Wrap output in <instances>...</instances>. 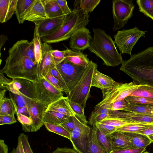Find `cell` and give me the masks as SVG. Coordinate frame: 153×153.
<instances>
[{"mask_svg":"<svg viewBox=\"0 0 153 153\" xmlns=\"http://www.w3.org/2000/svg\"><path fill=\"white\" fill-rule=\"evenodd\" d=\"M10 153H20L19 149V147L18 144L16 147L13 148L12 151Z\"/></svg>","mask_w":153,"mask_h":153,"instance_id":"680465c9","label":"cell"},{"mask_svg":"<svg viewBox=\"0 0 153 153\" xmlns=\"http://www.w3.org/2000/svg\"><path fill=\"white\" fill-rule=\"evenodd\" d=\"M17 122L16 120L13 117L10 115L0 116V125L12 124Z\"/></svg>","mask_w":153,"mask_h":153,"instance_id":"681fc988","label":"cell"},{"mask_svg":"<svg viewBox=\"0 0 153 153\" xmlns=\"http://www.w3.org/2000/svg\"><path fill=\"white\" fill-rule=\"evenodd\" d=\"M146 150L144 148L125 149L115 150L112 153H143Z\"/></svg>","mask_w":153,"mask_h":153,"instance_id":"f907efd6","label":"cell"},{"mask_svg":"<svg viewBox=\"0 0 153 153\" xmlns=\"http://www.w3.org/2000/svg\"><path fill=\"white\" fill-rule=\"evenodd\" d=\"M106 135L111 134L115 131L117 127L111 125L97 123L95 125Z\"/></svg>","mask_w":153,"mask_h":153,"instance_id":"f6af8a7d","label":"cell"},{"mask_svg":"<svg viewBox=\"0 0 153 153\" xmlns=\"http://www.w3.org/2000/svg\"><path fill=\"white\" fill-rule=\"evenodd\" d=\"M56 65L62 62L65 59V51H60L57 50H53L51 52Z\"/></svg>","mask_w":153,"mask_h":153,"instance_id":"ee69618b","label":"cell"},{"mask_svg":"<svg viewBox=\"0 0 153 153\" xmlns=\"http://www.w3.org/2000/svg\"><path fill=\"white\" fill-rule=\"evenodd\" d=\"M117 83L111 77L101 73L96 69L93 75L91 87H96L102 90L111 87Z\"/></svg>","mask_w":153,"mask_h":153,"instance_id":"7402d4cb","label":"cell"},{"mask_svg":"<svg viewBox=\"0 0 153 153\" xmlns=\"http://www.w3.org/2000/svg\"><path fill=\"white\" fill-rule=\"evenodd\" d=\"M77 118L75 116H69L67 119L60 125L71 133L76 125Z\"/></svg>","mask_w":153,"mask_h":153,"instance_id":"7bdbcfd3","label":"cell"},{"mask_svg":"<svg viewBox=\"0 0 153 153\" xmlns=\"http://www.w3.org/2000/svg\"><path fill=\"white\" fill-rule=\"evenodd\" d=\"M8 147L3 140H0V153H8Z\"/></svg>","mask_w":153,"mask_h":153,"instance_id":"9f6ffc18","label":"cell"},{"mask_svg":"<svg viewBox=\"0 0 153 153\" xmlns=\"http://www.w3.org/2000/svg\"><path fill=\"white\" fill-rule=\"evenodd\" d=\"M111 137L113 151L120 149L135 148L129 138L122 132L116 130L111 134Z\"/></svg>","mask_w":153,"mask_h":153,"instance_id":"ffe728a7","label":"cell"},{"mask_svg":"<svg viewBox=\"0 0 153 153\" xmlns=\"http://www.w3.org/2000/svg\"><path fill=\"white\" fill-rule=\"evenodd\" d=\"M27 40L17 41L9 48L5 64L1 69L8 77L33 82L38 78V64L28 56L25 48Z\"/></svg>","mask_w":153,"mask_h":153,"instance_id":"6da1fadb","label":"cell"},{"mask_svg":"<svg viewBox=\"0 0 153 153\" xmlns=\"http://www.w3.org/2000/svg\"><path fill=\"white\" fill-rule=\"evenodd\" d=\"M10 97L12 98L14 102L15 109V114L18 113L22 114L30 117L27 107H20L17 106L12 98L11 97Z\"/></svg>","mask_w":153,"mask_h":153,"instance_id":"f5cc1de1","label":"cell"},{"mask_svg":"<svg viewBox=\"0 0 153 153\" xmlns=\"http://www.w3.org/2000/svg\"><path fill=\"white\" fill-rule=\"evenodd\" d=\"M67 15L52 18H48L39 22L36 25L41 37L52 34L59 30L65 22Z\"/></svg>","mask_w":153,"mask_h":153,"instance_id":"2e32d148","label":"cell"},{"mask_svg":"<svg viewBox=\"0 0 153 153\" xmlns=\"http://www.w3.org/2000/svg\"><path fill=\"white\" fill-rule=\"evenodd\" d=\"M89 18L88 14H85L79 8L76 7L67 14L65 22L59 30L41 37V40L48 44L67 40L78 30L85 27L90 21Z\"/></svg>","mask_w":153,"mask_h":153,"instance_id":"277c9868","label":"cell"},{"mask_svg":"<svg viewBox=\"0 0 153 153\" xmlns=\"http://www.w3.org/2000/svg\"><path fill=\"white\" fill-rule=\"evenodd\" d=\"M8 91L13 94L22 96L26 100L27 103L30 100L35 99L33 82L28 80L12 79Z\"/></svg>","mask_w":153,"mask_h":153,"instance_id":"4fadbf2b","label":"cell"},{"mask_svg":"<svg viewBox=\"0 0 153 153\" xmlns=\"http://www.w3.org/2000/svg\"><path fill=\"white\" fill-rule=\"evenodd\" d=\"M53 86L61 91H63L61 84L58 80L49 72L45 78Z\"/></svg>","mask_w":153,"mask_h":153,"instance_id":"c3c4849f","label":"cell"},{"mask_svg":"<svg viewBox=\"0 0 153 153\" xmlns=\"http://www.w3.org/2000/svg\"><path fill=\"white\" fill-rule=\"evenodd\" d=\"M65 59L76 65L86 66L90 60L88 55L83 53L81 51L68 49L65 50Z\"/></svg>","mask_w":153,"mask_h":153,"instance_id":"603a6c76","label":"cell"},{"mask_svg":"<svg viewBox=\"0 0 153 153\" xmlns=\"http://www.w3.org/2000/svg\"><path fill=\"white\" fill-rule=\"evenodd\" d=\"M122 132L128 137L135 148H146L152 143L147 136L141 134Z\"/></svg>","mask_w":153,"mask_h":153,"instance_id":"484cf974","label":"cell"},{"mask_svg":"<svg viewBox=\"0 0 153 153\" xmlns=\"http://www.w3.org/2000/svg\"><path fill=\"white\" fill-rule=\"evenodd\" d=\"M46 129L49 131L52 132L71 140V133L60 125L52 124L44 122Z\"/></svg>","mask_w":153,"mask_h":153,"instance_id":"8d00e7d4","label":"cell"},{"mask_svg":"<svg viewBox=\"0 0 153 153\" xmlns=\"http://www.w3.org/2000/svg\"><path fill=\"white\" fill-rule=\"evenodd\" d=\"M8 37L7 36L4 34H1L0 37V51L8 39Z\"/></svg>","mask_w":153,"mask_h":153,"instance_id":"6f0895ef","label":"cell"},{"mask_svg":"<svg viewBox=\"0 0 153 153\" xmlns=\"http://www.w3.org/2000/svg\"><path fill=\"white\" fill-rule=\"evenodd\" d=\"M50 74L55 77L60 83L63 91L68 94L69 91L68 89L62 76L56 68L52 70L50 72Z\"/></svg>","mask_w":153,"mask_h":153,"instance_id":"b9f144b4","label":"cell"},{"mask_svg":"<svg viewBox=\"0 0 153 153\" xmlns=\"http://www.w3.org/2000/svg\"><path fill=\"white\" fill-rule=\"evenodd\" d=\"M69 117L56 111L46 110L44 113L43 120L44 122L60 125L65 122Z\"/></svg>","mask_w":153,"mask_h":153,"instance_id":"f1b7e54d","label":"cell"},{"mask_svg":"<svg viewBox=\"0 0 153 153\" xmlns=\"http://www.w3.org/2000/svg\"><path fill=\"white\" fill-rule=\"evenodd\" d=\"M139 86V85L133 81L124 83L118 82L111 87L102 89V100L96 106L101 107L124 100L137 90Z\"/></svg>","mask_w":153,"mask_h":153,"instance_id":"8992f818","label":"cell"},{"mask_svg":"<svg viewBox=\"0 0 153 153\" xmlns=\"http://www.w3.org/2000/svg\"><path fill=\"white\" fill-rule=\"evenodd\" d=\"M52 153H79L74 148H57Z\"/></svg>","mask_w":153,"mask_h":153,"instance_id":"db71d44e","label":"cell"},{"mask_svg":"<svg viewBox=\"0 0 153 153\" xmlns=\"http://www.w3.org/2000/svg\"><path fill=\"white\" fill-rule=\"evenodd\" d=\"M120 70L137 84L153 87V47H149L123 61Z\"/></svg>","mask_w":153,"mask_h":153,"instance_id":"7a4b0ae2","label":"cell"},{"mask_svg":"<svg viewBox=\"0 0 153 153\" xmlns=\"http://www.w3.org/2000/svg\"><path fill=\"white\" fill-rule=\"evenodd\" d=\"M132 0H114L112 11L114 31L122 28L132 16L135 7Z\"/></svg>","mask_w":153,"mask_h":153,"instance_id":"9c48e42d","label":"cell"},{"mask_svg":"<svg viewBox=\"0 0 153 153\" xmlns=\"http://www.w3.org/2000/svg\"><path fill=\"white\" fill-rule=\"evenodd\" d=\"M113 118L119 119L129 123L150 125L153 123V115L131 111L117 110Z\"/></svg>","mask_w":153,"mask_h":153,"instance_id":"e0dca14e","label":"cell"},{"mask_svg":"<svg viewBox=\"0 0 153 153\" xmlns=\"http://www.w3.org/2000/svg\"><path fill=\"white\" fill-rule=\"evenodd\" d=\"M97 67L96 63L90 60L79 80L68 94L67 97L69 100L79 104L84 109L88 99L91 97L92 78Z\"/></svg>","mask_w":153,"mask_h":153,"instance_id":"5b68a950","label":"cell"},{"mask_svg":"<svg viewBox=\"0 0 153 153\" xmlns=\"http://www.w3.org/2000/svg\"><path fill=\"white\" fill-rule=\"evenodd\" d=\"M97 135L98 140L102 147L108 153L113 151L111 134L106 135L96 125Z\"/></svg>","mask_w":153,"mask_h":153,"instance_id":"1f68e13d","label":"cell"},{"mask_svg":"<svg viewBox=\"0 0 153 153\" xmlns=\"http://www.w3.org/2000/svg\"><path fill=\"white\" fill-rule=\"evenodd\" d=\"M35 0H17L15 14L19 24L25 21L24 17L30 9Z\"/></svg>","mask_w":153,"mask_h":153,"instance_id":"d4e9b609","label":"cell"},{"mask_svg":"<svg viewBox=\"0 0 153 153\" xmlns=\"http://www.w3.org/2000/svg\"><path fill=\"white\" fill-rule=\"evenodd\" d=\"M1 70L0 71V88L2 89L8 91L9 86L12 79L6 77Z\"/></svg>","mask_w":153,"mask_h":153,"instance_id":"7dc6e473","label":"cell"},{"mask_svg":"<svg viewBox=\"0 0 153 153\" xmlns=\"http://www.w3.org/2000/svg\"><path fill=\"white\" fill-rule=\"evenodd\" d=\"M6 90H1L0 91V116L8 115L15 117V109L12 98L6 97Z\"/></svg>","mask_w":153,"mask_h":153,"instance_id":"cb8c5ba5","label":"cell"},{"mask_svg":"<svg viewBox=\"0 0 153 153\" xmlns=\"http://www.w3.org/2000/svg\"><path fill=\"white\" fill-rule=\"evenodd\" d=\"M92 37L89 30L85 27L75 32L70 39L69 45L71 49L83 51L89 47Z\"/></svg>","mask_w":153,"mask_h":153,"instance_id":"9a60e30c","label":"cell"},{"mask_svg":"<svg viewBox=\"0 0 153 153\" xmlns=\"http://www.w3.org/2000/svg\"><path fill=\"white\" fill-rule=\"evenodd\" d=\"M48 18L42 0H35L24 19L35 24Z\"/></svg>","mask_w":153,"mask_h":153,"instance_id":"ac0fdd59","label":"cell"},{"mask_svg":"<svg viewBox=\"0 0 153 153\" xmlns=\"http://www.w3.org/2000/svg\"><path fill=\"white\" fill-rule=\"evenodd\" d=\"M140 11L153 20V0H137Z\"/></svg>","mask_w":153,"mask_h":153,"instance_id":"e575fe53","label":"cell"},{"mask_svg":"<svg viewBox=\"0 0 153 153\" xmlns=\"http://www.w3.org/2000/svg\"><path fill=\"white\" fill-rule=\"evenodd\" d=\"M46 110L56 111L69 116H75L67 97L63 96L51 104L47 107Z\"/></svg>","mask_w":153,"mask_h":153,"instance_id":"d6986e66","label":"cell"},{"mask_svg":"<svg viewBox=\"0 0 153 153\" xmlns=\"http://www.w3.org/2000/svg\"><path fill=\"white\" fill-rule=\"evenodd\" d=\"M18 120L21 123L22 130L25 132L31 131V120L30 117L25 115L16 113Z\"/></svg>","mask_w":153,"mask_h":153,"instance_id":"60d3db41","label":"cell"},{"mask_svg":"<svg viewBox=\"0 0 153 153\" xmlns=\"http://www.w3.org/2000/svg\"><path fill=\"white\" fill-rule=\"evenodd\" d=\"M86 153H108L102 147L98 140L95 125L91 128L88 145Z\"/></svg>","mask_w":153,"mask_h":153,"instance_id":"4316f807","label":"cell"},{"mask_svg":"<svg viewBox=\"0 0 153 153\" xmlns=\"http://www.w3.org/2000/svg\"><path fill=\"white\" fill-rule=\"evenodd\" d=\"M86 66L75 65L65 59L56 65V68L64 79L69 92L79 80Z\"/></svg>","mask_w":153,"mask_h":153,"instance_id":"30bf717a","label":"cell"},{"mask_svg":"<svg viewBox=\"0 0 153 153\" xmlns=\"http://www.w3.org/2000/svg\"><path fill=\"white\" fill-rule=\"evenodd\" d=\"M137 133L141 134L147 136L149 135L153 134V125H150L149 127L147 129Z\"/></svg>","mask_w":153,"mask_h":153,"instance_id":"11a10c76","label":"cell"},{"mask_svg":"<svg viewBox=\"0 0 153 153\" xmlns=\"http://www.w3.org/2000/svg\"><path fill=\"white\" fill-rule=\"evenodd\" d=\"M146 31L140 30L137 27L129 29L119 30L114 36V42L121 53L131 56L132 49L141 37H144Z\"/></svg>","mask_w":153,"mask_h":153,"instance_id":"ba28073f","label":"cell"},{"mask_svg":"<svg viewBox=\"0 0 153 153\" xmlns=\"http://www.w3.org/2000/svg\"><path fill=\"white\" fill-rule=\"evenodd\" d=\"M18 144L20 153H33L30 145L27 135L23 133L20 134L18 137Z\"/></svg>","mask_w":153,"mask_h":153,"instance_id":"74e56055","label":"cell"},{"mask_svg":"<svg viewBox=\"0 0 153 153\" xmlns=\"http://www.w3.org/2000/svg\"><path fill=\"white\" fill-rule=\"evenodd\" d=\"M124 111L153 115V106L137 104H128Z\"/></svg>","mask_w":153,"mask_h":153,"instance_id":"836d02e7","label":"cell"},{"mask_svg":"<svg viewBox=\"0 0 153 153\" xmlns=\"http://www.w3.org/2000/svg\"><path fill=\"white\" fill-rule=\"evenodd\" d=\"M69 102L71 107L75 113V116L82 123L86 124L88 123L84 114V109L77 103L69 100Z\"/></svg>","mask_w":153,"mask_h":153,"instance_id":"f35d334b","label":"cell"},{"mask_svg":"<svg viewBox=\"0 0 153 153\" xmlns=\"http://www.w3.org/2000/svg\"><path fill=\"white\" fill-rule=\"evenodd\" d=\"M27 107L32 121L31 131H36L44 125L43 116L47 107L36 99L30 100Z\"/></svg>","mask_w":153,"mask_h":153,"instance_id":"7c38bea8","label":"cell"},{"mask_svg":"<svg viewBox=\"0 0 153 153\" xmlns=\"http://www.w3.org/2000/svg\"><path fill=\"white\" fill-rule=\"evenodd\" d=\"M125 99L128 104H137L153 106V100L147 98L129 96Z\"/></svg>","mask_w":153,"mask_h":153,"instance_id":"ab89813d","label":"cell"},{"mask_svg":"<svg viewBox=\"0 0 153 153\" xmlns=\"http://www.w3.org/2000/svg\"><path fill=\"white\" fill-rule=\"evenodd\" d=\"M150 125H153V123L150 124Z\"/></svg>","mask_w":153,"mask_h":153,"instance_id":"6125c7cd","label":"cell"},{"mask_svg":"<svg viewBox=\"0 0 153 153\" xmlns=\"http://www.w3.org/2000/svg\"><path fill=\"white\" fill-rule=\"evenodd\" d=\"M94 38L88 49L101 58L107 66L115 67L122 64L123 60L121 53L118 52L111 37L100 28L92 29Z\"/></svg>","mask_w":153,"mask_h":153,"instance_id":"3957f363","label":"cell"},{"mask_svg":"<svg viewBox=\"0 0 153 153\" xmlns=\"http://www.w3.org/2000/svg\"><path fill=\"white\" fill-rule=\"evenodd\" d=\"M143 153H150L147 151H146V152H144Z\"/></svg>","mask_w":153,"mask_h":153,"instance_id":"94428289","label":"cell"},{"mask_svg":"<svg viewBox=\"0 0 153 153\" xmlns=\"http://www.w3.org/2000/svg\"><path fill=\"white\" fill-rule=\"evenodd\" d=\"M53 50L50 45L42 43V59L37 69L38 78H45L52 70L56 68V65L51 53Z\"/></svg>","mask_w":153,"mask_h":153,"instance_id":"5bb4252c","label":"cell"},{"mask_svg":"<svg viewBox=\"0 0 153 153\" xmlns=\"http://www.w3.org/2000/svg\"><path fill=\"white\" fill-rule=\"evenodd\" d=\"M47 15L52 19L65 15L56 0H42Z\"/></svg>","mask_w":153,"mask_h":153,"instance_id":"83f0119b","label":"cell"},{"mask_svg":"<svg viewBox=\"0 0 153 153\" xmlns=\"http://www.w3.org/2000/svg\"><path fill=\"white\" fill-rule=\"evenodd\" d=\"M129 96L147 98L153 100V87L146 84H140L138 88Z\"/></svg>","mask_w":153,"mask_h":153,"instance_id":"d6a6232c","label":"cell"},{"mask_svg":"<svg viewBox=\"0 0 153 153\" xmlns=\"http://www.w3.org/2000/svg\"><path fill=\"white\" fill-rule=\"evenodd\" d=\"M100 0H80L75 1L74 5L78 7L86 14L91 12L100 3Z\"/></svg>","mask_w":153,"mask_h":153,"instance_id":"4dcf8cb0","label":"cell"},{"mask_svg":"<svg viewBox=\"0 0 153 153\" xmlns=\"http://www.w3.org/2000/svg\"><path fill=\"white\" fill-rule=\"evenodd\" d=\"M91 128L77 118L76 125L71 133L74 148L79 153H86L89 143Z\"/></svg>","mask_w":153,"mask_h":153,"instance_id":"8fae6325","label":"cell"},{"mask_svg":"<svg viewBox=\"0 0 153 153\" xmlns=\"http://www.w3.org/2000/svg\"><path fill=\"white\" fill-rule=\"evenodd\" d=\"M10 95L12 98L17 106L20 107H27L26 100L22 96L19 95L13 94L10 92Z\"/></svg>","mask_w":153,"mask_h":153,"instance_id":"bcb514c9","label":"cell"},{"mask_svg":"<svg viewBox=\"0 0 153 153\" xmlns=\"http://www.w3.org/2000/svg\"><path fill=\"white\" fill-rule=\"evenodd\" d=\"M56 1L64 14L67 15L71 12L72 10L69 7L66 0H56Z\"/></svg>","mask_w":153,"mask_h":153,"instance_id":"816d5d0a","label":"cell"},{"mask_svg":"<svg viewBox=\"0 0 153 153\" xmlns=\"http://www.w3.org/2000/svg\"><path fill=\"white\" fill-rule=\"evenodd\" d=\"M148 137L151 140L152 142H153V134L148 136Z\"/></svg>","mask_w":153,"mask_h":153,"instance_id":"91938a15","label":"cell"},{"mask_svg":"<svg viewBox=\"0 0 153 153\" xmlns=\"http://www.w3.org/2000/svg\"><path fill=\"white\" fill-rule=\"evenodd\" d=\"M34 29L33 37L32 40L34 46V49L36 61L39 65L42 59V43L36 25L35 24Z\"/></svg>","mask_w":153,"mask_h":153,"instance_id":"f546056e","label":"cell"},{"mask_svg":"<svg viewBox=\"0 0 153 153\" xmlns=\"http://www.w3.org/2000/svg\"><path fill=\"white\" fill-rule=\"evenodd\" d=\"M17 0H0V22L4 23L15 13Z\"/></svg>","mask_w":153,"mask_h":153,"instance_id":"44dd1931","label":"cell"},{"mask_svg":"<svg viewBox=\"0 0 153 153\" xmlns=\"http://www.w3.org/2000/svg\"><path fill=\"white\" fill-rule=\"evenodd\" d=\"M150 125L139 123H131L118 128V131L131 133H137L148 128Z\"/></svg>","mask_w":153,"mask_h":153,"instance_id":"d590c367","label":"cell"},{"mask_svg":"<svg viewBox=\"0 0 153 153\" xmlns=\"http://www.w3.org/2000/svg\"><path fill=\"white\" fill-rule=\"evenodd\" d=\"M35 99L46 107L63 96V94L45 78H37L33 82Z\"/></svg>","mask_w":153,"mask_h":153,"instance_id":"52a82bcc","label":"cell"}]
</instances>
